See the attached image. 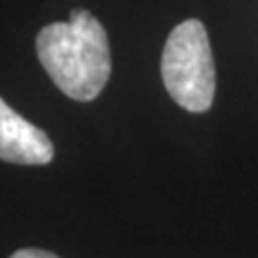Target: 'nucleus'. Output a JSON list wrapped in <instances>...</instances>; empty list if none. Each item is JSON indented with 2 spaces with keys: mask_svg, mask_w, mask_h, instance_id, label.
Returning a JSON list of instances; mask_svg holds the SVG:
<instances>
[{
  "mask_svg": "<svg viewBox=\"0 0 258 258\" xmlns=\"http://www.w3.org/2000/svg\"><path fill=\"white\" fill-rule=\"evenodd\" d=\"M54 157V144L43 129L20 116L0 99V159L20 166H43Z\"/></svg>",
  "mask_w": 258,
  "mask_h": 258,
  "instance_id": "3",
  "label": "nucleus"
},
{
  "mask_svg": "<svg viewBox=\"0 0 258 258\" xmlns=\"http://www.w3.org/2000/svg\"><path fill=\"white\" fill-rule=\"evenodd\" d=\"M9 258H58L56 254L47 252V249H37V247H24L18 249L15 254H11Z\"/></svg>",
  "mask_w": 258,
  "mask_h": 258,
  "instance_id": "4",
  "label": "nucleus"
},
{
  "mask_svg": "<svg viewBox=\"0 0 258 258\" xmlns=\"http://www.w3.org/2000/svg\"><path fill=\"white\" fill-rule=\"evenodd\" d=\"M45 74L76 101H91L108 84L112 60L108 35L93 13L74 9L69 22H54L37 35Z\"/></svg>",
  "mask_w": 258,
  "mask_h": 258,
  "instance_id": "1",
  "label": "nucleus"
},
{
  "mask_svg": "<svg viewBox=\"0 0 258 258\" xmlns=\"http://www.w3.org/2000/svg\"><path fill=\"white\" fill-rule=\"evenodd\" d=\"M161 80L168 95L189 112H207L215 97V64L203 22L174 26L161 52Z\"/></svg>",
  "mask_w": 258,
  "mask_h": 258,
  "instance_id": "2",
  "label": "nucleus"
}]
</instances>
